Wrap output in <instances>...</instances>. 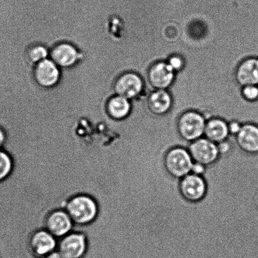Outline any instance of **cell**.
<instances>
[{
  "mask_svg": "<svg viewBox=\"0 0 258 258\" xmlns=\"http://www.w3.org/2000/svg\"><path fill=\"white\" fill-rule=\"evenodd\" d=\"M242 124L237 121H232L228 123V128L230 135L237 136L241 130Z\"/></svg>",
  "mask_w": 258,
  "mask_h": 258,
  "instance_id": "603a6c76",
  "label": "cell"
},
{
  "mask_svg": "<svg viewBox=\"0 0 258 258\" xmlns=\"http://www.w3.org/2000/svg\"><path fill=\"white\" fill-rule=\"evenodd\" d=\"M180 190L187 201L198 202L205 196L207 183L203 177L189 173L181 179Z\"/></svg>",
  "mask_w": 258,
  "mask_h": 258,
  "instance_id": "9c48e42d",
  "label": "cell"
},
{
  "mask_svg": "<svg viewBox=\"0 0 258 258\" xmlns=\"http://www.w3.org/2000/svg\"><path fill=\"white\" fill-rule=\"evenodd\" d=\"M131 104L126 98L118 96L111 98L108 105V113L116 120L125 119L131 113Z\"/></svg>",
  "mask_w": 258,
  "mask_h": 258,
  "instance_id": "e0dca14e",
  "label": "cell"
},
{
  "mask_svg": "<svg viewBox=\"0 0 258 258\" xmlns=\"http://www.w3.org/2000/svg\"><path fill=\"white\" fill-rule=\"evenodd\" d=\"M14 161L7 151L0 150V183L9 178L14 169Z\"/></svg>",
  "mask_w": 258,
  "mask_h": 258,
  "instance_id": "ac0fdd59",
  "label": "cell"
},
{
  "mask_svg": "<svg viewBox=\"0 0 258 258\" xmlns=\"http://www.w3.org/2000/svg\"><path fill=\"white\" fill-rule=\"evenodd\" d=\"M207 120L196 111L189 110L179 118L178 127L179 134L184 140L191 143L204 136Z\"/></svg>",
  "mask_w": 258,
  "mask_h": 258,
  "instance_id": "7a4b0ae2",
  "label": "cell"
},
{
  "mask_svg": "<svg viewBox=\"0 0 258 258\" xmlns=\"http://www.w3.org/2000/svg\"><path fill=\"white\" fill-rule=\"evenodd\" d=\"M237 144L247 153H258V126L252 123L242 125L236 136Z\"/></svg>",
  "mask_w": 258,
  "mask_h": 258,
  "instance_id": "4fadbf2b",
  "label": "cell"
},
{
  "mask_svg": "<svg viewBox=\"0 0 258 258\" xmlns=\"http://www.w3.org/2000/svg\"><path fill=\"white\" fill-rule=\"evenodd\" d=\"M35 77L43 87H52L59 80L60 72L54 62L45 59L38 63L35 70Z\"/></svg>",
  "mask_w": 258,
  "mask_h": 258,
  "instance_id": "5bb4252c",
  "label": "cell"
},
{
  "mask_svg": "<svg viewBox=\"0 0 258 258\" xmlns=\"http://www.w3.org/2000/svg\"><path fill=\"white\" fill-rule=\"evenodd\" d=\"M167 62L172 69L176 73V75L181 73L185 67V61L181 55H173L169 58Z\"/></svg>",
  "mask_w": 258,
  "mask_h": 258,
  "instance_id": "d6986e66",
  "label": "cell"
},
{
  "mask_svg": "<svg viewBox=\"0 0 258 258\" xmlns=\"http://www.w3.org/2000/svg\"><path fill=\"white\" fill-rule=\"evenodd\" d=\"M115 88L119 96L128 100L133 99L143 92L145 85L140 75L136 73L130 72L119 78Z\"/></svg>",
  "mask_w": 258,
  "mask_h": 258,
  "instance_id": "ba28073f",
  "label": "cell"
},
{
  "mask_svg": "<svg viewBox=\"0 0 258 258\" xmlns=\"http://www.w3.org/2000/svg\"><path fill=\"white\" fill-rule=\"evenodd\" d=\"M242 95L245 100L250 102L258 101V86H246L242 88Z\"/></svg>",
  "mask_w": 258,
  "mask_h": 258,
  "instance_id": "ffe728a7",
  "label": "cell"
},
{
  "mask_svg": "<svg viewBox=\"0 0 258 258\" xmlns=\"http://www.w3.org/2000/svg\"><path fill=\"white\" fill-rule=\"evenodd\" d=\"M43 258H63L62 255L61 254L60 252L58 251V250H55V251L50 252L47 256Z\"/></svg>",
  "mask_w": 258,
  "mask_h": 258,
  "instance_id": "d4e9b609",
  "label": "cell"
},
{
  "mask_svg": "<svg viewBox=\"0 0 258 258\" xmlns=\"http://www.w3.org/2000/svg\"><path fill=\"white\" fill-rule=\"evenodd\" d=\"M65 211L73 223L78 226L92 223L97 218L98 207L97 202L87 195H78L68 201Z\"/></svg>",
  "mask_w": 258,
  "mask_h": 258,
  "instance_id": "6da1fadb",
  "label": "cell"
},
{
  "mask_svg": "<svg viewBox=\"0 0 258 258\" xmlns=\"http://www.w3.org/2000/svg\"><path fill=\"white\" fill-rule=\"evenodd\" d=\"M32 254L37 258H43L57 249L58 239L46 229L35 232L30 241Z\"/></svg>",
  "mask_w": 258,
  "mask_h": 258,
  "instance_id": "30bf717a",
  "label": "cell"
},
{
  "mask_svg": "<svg viewBox=\"0 0 258 258\" xmlns=\"http://www.w3.org/2000/svg\"><path fill=\"white\" fill-rule=\"evenodd\" d=\"M228 123L221 118H214L207 121L204 138L218 144L226 140L229 136Z\"/></svg>",
  "mask_w": 258,
  "mask_h": 258,
  "instance_id": "9a60e30c",
  "label": "cell"
},
{
  "mask_svg": "<svg viewBox=\"0 0 258 258\" xmlns=\"http://www.w3.org/2000/svg\"><path fill=\"white\" fill-rule=\"evenodd\" d=\"M148 107L156 115H164L170 112L173 107V98L167 90H156L150 93L148 98Z\"/></svg>",
  "mask_w": 258,
  "mask_h": 258,
  "instance_id": "7c38bea8",
  "label": "cell"
},
{
  "mask_svg": "<svg viewBox=\"0 0 258 258\" xmlns=\"http://www.w3.org/2000/svg\"><path fill=\"white\" fill-rule=\"evenodd\" d=\"M47 51L44 47L36 46L32 48L29 52V57L32 62H40L45 60Z\"/></svg>",
  "mask_w": 258,
  "mask_h": 258,
  "instance_id": "44dd1931",
  "label": "cell"
},
{
  "mask_svg": "<svg viewBox=\"0 0 258 258\" xmlns=\"http://www.w3.org/2000/svg\"><path fill=\"white\" fill-rule=\"evenodd\" d=\"M176 73L167 61H159L151 66L148 73V80L151 89L167 90L173 84Z\"/></svg>",
  "mask_w": 258,
  "mask_h": 258,
  "instance_id": "8992f818",
  "label": "cell"
},
{
  "mask_svg": "<svg viewBox=\"0 0 258 258\" xmlns=\"http://www.w3.org/2000/svg\"><path fill=\"white\" fill-rule=\"evenodd\" d=\"M74 223L65 210L51 212L45 221V229L59 239L73 231Z\"/></svg>",
  "mask_w": 258,
  "mask_h": 258,
  "instance_id": "52a82bcc",
  "label": "cell"
},
{
  "mask_svg": "<svg viewBox=\"0 0 258 258\" xmlns=\"http://www.w3.org/2000/svg\"><path fill=\"white\" fill-rule=\"evenodd\" d=\"M193 162L188 149L181 147L172 149L165 159L167 170L172 176L179 179L191 173Z\"/></svg>",
  "mask_w": 258,
  "mask_h": 258,
  "instance_id": "3957f363",
  "label": "cell"
},
{
  "mask_svg": "<svg viewBox=\"0 0 258 258\" xmlns=\"http://www.w3.org/2000/svg\"><path fill=\"white\" fill-rule=\"evenodd\" d=\"M51 57L56 64L63 67H68L74 64L77 61L78 52L72 45L62 44L53 49Z\"/></svg>",
  "mask_w": 258,
  "mask_h": 258,
  "instance_id": "2e32d148",
  "label": "cell"
},
{
  "mask_svg": "<svg viewBox=\"0 0 258 258\" xmlns=\"http://www.w3.org/2000/svg\"><path fill=\"white\" fill-rule=\"evenodd\" d=\"M236 80L241 87L258 86V57L242 60L236 71Z\"/></svg>",
  "mask_w": 258,
  "mask_h": 258,
  "instance_id": "8fae6325",
  "label": "cell"
},
{
  "mask_svg": "<svg viewBox=\"0 0 258 258\" xmlns=\"http://www.w3.org/2000/svg\"><path fill=\"white\" fill-rule=\"evenodd\" d=\"M206 168L207 166L204 165V164L198 163V162H193L191 173L202 176L203 175L204 172H205Z\"/></svg>",
  "mask_w": 258,
  "mask_h": 258,
  "instance_id": "7402d4cb",
  "label": "cell"
},
{
  "mask_svg": "<svg viewBox=\"0 0 258 258\" xmlns=\"http://www.w3.org/2000/svg\"><path fill=\"white\" fill-rule=\"evenodd\" d=\"M188 151L194 162H198L205 166L213 164L219 157L217 144L204 137L191 142Z\"/></svg>",
  "mask_w": 258,
  "mask_h": 258,
  "instance_id": "5b68a950",
  "label": "cell"
},
{
  "mask_svg": "<svg viewBox=\"0 0 258 258\" xmlns=\"http://www.w3.org/2000/svg\"><path fill=\"white\" fill-rule=\"evenodd\" d=\"M7 142V134L0 128V150L4 149Z\"/></svg>",
  "mask_w": 258,
  "mask_h": 258,
  "instance_id": "cb8c5ba5",
  "label": "cell"
},
{
  "mask_svg": "<svg viewBox=\"0 0 258 258\" xmlns=\"http://www.w3.org/2000/svg\"><path fill=\"white\" fill-rule=\"evenodd\" d=\"M57 249L63 258H83L87 251V239L83 232L72 231L58 239Z\"/></svg>",
  "mask_w": 258,
  "mask_h": 258,
  "instance_id": "277c9868",
  "label": "cell"
}]
</instances>
